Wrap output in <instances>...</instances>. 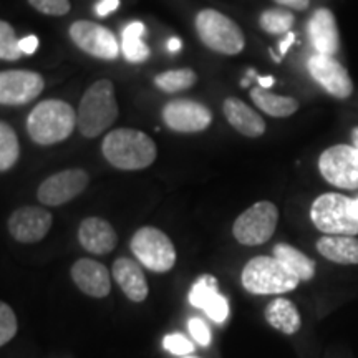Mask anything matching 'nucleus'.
I'll list each match as a JSON object with an SVG mask.
<instances>
[{
  "label": "nucleus",
  "instance_id": "obj_37",
  "mask_svg": "<svg viewBox=\"0 0 358 358\" xmlns=\"http://www.w3.org/2000/svg\"><path fill=\"white\" fill-rule=\"evenodd\" d=\"M38 48V38L35 35H29V37L20 40V50L27 53V55H32L34 52H37Z\"/></svg>",
  "mask_w": 358,
  "mask_h": 358
},
{
  "label": "nucleus",
  "instance_id": "obj_42",
  "mask_svg": "<svg viewBox=\"0 0 358 358\" xmlns=\"http://www.w3.org/2000/svg\"><path fill=\"white\" fill-rule=\"evenodd\" d=\"M355 203H357V208H358V198H357V199H355Z\"/></svg>",
  "mask_w": 358,
  "mask_h": 358
},
{
  "label": "nucleus",
  "instance_id": "obj_39",
  "mask_svg": "<svg viewBox=\"0 0 358 358\" xmlns=\"http://www.w3.org/2000/svg\"><path fill=\"white\" fill-rule=\"evenodd\" d=\"M181 47H182V43H181V40H179L178 37L169 38V42H168V50L169 52L176 53V52L181 50Z\"/></svg>",
  "mask_w": 358,
  "mask_h": 358
},
{
  "label": "nucleus",
  "instance_id": "obj_26",
  "mask_svg": "<svg viewBox=\"0 0 358 358\" xmlns=\"http://www.w3.org/2000/svg\"><path fill=\"white\" fill-rule=\"evenodd\" d=\"M145 25L141 22H131L123 29L122 34V52L124 58L131 64H141L150 57V48L143 42Z\"/></svg>",
  "mask_w": 358,
  "mask_h": 358
},
{
  "label": "nucleus",
  "instance_id": "obj_43",
  "mask_svg": "<svg viewBox=\"0 0 358 358\" xmlns=\"http://www.w3.org/2000/svg\"><path fill=\"white\" fill-rule=\"evenodd\" d=\"M186 358H196V357H186Z\"/></svg>",
  "mask_w": 358,
  "mask_h": 358
},
{
  "label": "nucleus",
  "instance_id": "obj_30",
  "mask_svg": "<svg viewBox=\"0 0 358 358\" xmlns=\"http://www.w3.org/2000/svg\"><path fill=\"white\" fill-rule=\"evenodd\" d=\"M20 40L17 38L15 30L12 29L10 24L0 20V58L7 62L19 60L22 57Z\"/></svg>",
  "mask_w": 358,
  "mask_h": 358
},
{
  "label": "nucleus",
  "instance_id": "obj_32",
  "mask_svg": "<svg viewBox=\"0 0 358 358\" xmlns=\"http://www.w3.org/2000/svg\"><path fill=\"white\" fill-rule=\"evenodd\" d=\"M29 3L35 10L45 13V15L60 17L70 12V0H29Z\"/></svg>",
  "mask_w": 358,
  "mask_h": 358
},
{
  "label": "nucleus",
  "instance_id": "obj_31",
  "mask_svg": "<svg viewBox=\"0 0 358 358\" xmlns=\"http://www.w3.org/2000/svg\"><path fill=\"white\" fill-rule=\"evenodd\" d=\"M17 329H19V324H17L15 312L8 303L0 301V347H3L15 337Z\"/></svg>",
  "mask_w": 358,
  "mask_h": 358
},
{
  "label": "nucleus",
  "instance_id": "obj_17",
  "mask_svg": "<svg viewBox=\"0 0 358 358\" xmlns=\"http://www.w3.org/2000/svg\"><path fill=\"white\" fill-rule=\"evenodd\" d=\"M71 279L83 294L95 299H105L111 292L108 268L93 259H78L71 266Z\"/></svg>",
  "mask_w": 358,
  "mask_h": 358
},
{
  "label": "nucleus",
  "instance_id": "obj_15",
  "mask_svg": "<svg viewBox=\"0 0 358 358\" xmlns=\"http://www.w3.org/2000/svg\"><path fill=\"white\" fill-rule=\"evenodd\" d=\"M53 222L52 213L38 206H25L8 217V232L22 244L40 243L48 234Z\"/></svg>",
  "mask_w": 358,
  "mask_h": 358
},
{
  "label": "nucleus",
  "instance_id": "obj_11",
  "mask_svg": "<svg viewBox=\"0 0 358 358\" xmlns=\"http://www.w3.org/2000/svg\"><path fill=\"white\" fill-rule=\"evenodd\" d=\"M163 120L173 131L201 133L211 127L213 113L203 103L181 98L164 105Z\"/></svg>",
  "mask_w": 358,
  "mask_h": 358
},
{
  "label": "nucleus",
  "instance_id": "obj_7",
  "mask_svg": "<svg viewBox=\"0 0 358 358\" xmlns=\"http://www.w3.org/2000/svg\"><path fill=\"white\" fill-rule=\"evenodd\" d=\"M131 252L141 266L153 272L171 271L176 264V249L171 239L163 231L153 226H145L134 232L129 243Z\"/></svg>",
  "mask_w": 358,
  "mask_h": 358
},
{
  "label": "nucleus",
  "instance_id": "obj_5",
  "mask_svg": "<svg viewBox=\"0 0 358 358\" xmlns=\"http://www.w3.org/2000/svg\"><path fill=\"white\" fill-rule=\"evenodd\" d=\"M241 282L249 294L279 295L297 289L301 279L275 257L257 256L244 266Z\"/></svg>",
  "mask_w": 358,
  "mask_h": 358
},
{
  "label": "nucleus",
  "instance_id": "obj_36",
  "mask_svg": "<svg viewBox=\"0 0 358 358\" xmlns=\"http://www.w3.org/2000/svg\"><path fill=\"white\" fill-rule=\"evenodd\" d=\"M274 2L279 3L282 7L290 8V10H297V12L307 10L308 6H310V0H274Z\"/></svg>",
  "mask_w": 358,
  "mask_h": 358
},
{
  "label": "nucleus",
  "instance_id": "obj_6",
  "mask_svg": "<svg viewBox=\"0 0 358 358\" xmlns=\"http://www.w3.org/2000/svg\"><path fill=\"white\" fill-rule=\"evenodd\" d=\"M196 32L213 52L237 55L244 50L245 38L241 27L214 8H204L196 15Z\"/></svg>",
  "mask_w": 358,
  "mask_h": 358
},
{
  "label": "nucleus",
  "instance_id": "obj_38",
  "mask_svg": "<svg viewBox=\"0 0 358 358\" xmlns=\"http://www.w3.org/2000/svg\"><path fill=\"white\" fill-rule=\"evenodd\" d=\"M294 42H295V35H294L292 32L285 34V38L282 40L280 45H279L280 55H285V53H287V50H289V47H290V45H292Z\"/></svg>",
  "mask_w": 358,
  "mask_h": 358
},
{
  "label": "nucleus",
  "instance_id": "obj_12",
  "mask_svg": "<svg viewBox=\"0 0 358 358\" xmlns=\"http://www.w3.org/2000/svg\"><path fill=\"white\" fill-rule=\"evenodd\" d=\"M88 179L87 171L80 168L55 173L40 185L37 198L45 206L66 204L87 189Z\"/></svg>",
  "mask_w": 358,
  "mask_h": 358
},
{
  "label": "nucleus",
  "instance_id": "obj_19",
  "mask_svg": "<svg viewBox=\"0 0 358 358\" xmlns=\"http://www.w3.org/2000/svg\"><path fill=\"white\" fill-rule=\"evenodd\" d=\"M78 241L85 250L103 256V254H110L116 248L118 236L113 226L105 219L87 217L78 227Z\"/></svg>",
  "mask_w": 358,
  "mask_h": 358
},
{
  "label": "nucleus",
  "instance_id": "obj_28",
  "mask_svg": "<svg viewBox=\"0 0 358 358\" xmlns=\"http://www.w3.org/2000/svg\"><path fill=\"white\" fill-rule=\"evenodd\" d=\"M20 145L10 124L0 122V173L8 171L19 161Z\"/></svg>",
  "mask_w": 358,
  "mask_h": 358
},
{
  "label": "nucleus",
  "instance_id": "obj_41",
  "mask_svg": "<svg viewBox=\"0 0 358 358\" xmlns=\"http://www.w3.org/2000/svg\"><path fill=\"white\" fill-rule=\"evenodd\" d=\"M353 141H355V148H357V151H358V128L353 129Z\"/></svg>",
  "mask_w": 358,
  "mask_h": 358
},
{
  "label": "nucleus",
  "instance_id": "obj_10",
  "mask_svg": "<svg viewBox=\"0 0 358 358\" xmlns=\"http://www.w3.org/2000/svg\"><path fill=\"white\" fill-rule=\"evenodd\" d=\"M70 37L80 50L100 60H115L120 53L115 34L95 22L78 20L71 24Z\"/></svg>",
  "mask_w": 358,
  "mask_h": 358
},
{
  "label": "nucleus",
  "instance_id": "obj_24",
  "mask_svg": "<svg viewBox=\"0 0 358 358\" xmlns=\"http://www.w3.org/2000/svg\"><path fill=\"white\" fill-rule=\"evenodd\" d=\"M250 98L264 113L274 116V118H285L294 115L299 110V101L290 96H280L271 93L267 88L256 87L250 90Z\"/></svg>",
  "mask_w": 358,
  "mask_h": 358
},
{
  "label": "nucleus",
  "instance_id": "obj_9",
  "mask_svg": "<svg viewBox=\"0 0 358 358\" xmlns=\"http://www.w3.org/2000/svg\"><path fill=\"white\" fill-rule=\"evenodd\" d=\"M319 169L327 182L342 189H358V151L350 145H335L319 158Z\"/></svg>",
  "mask_w": 358,
  "mask_h": 358
},
{
  "label": "nucleus",
  "instance_id": "obj_16",
  "mask_svg": "<svg viewBox=\"0 0 358 358\" xmlns=\"http://www.w3.org/2000/svg\"><path fill=\"white\" fill-rule=\"evenodd\" d=\"M189 303L206 312L209 319L222 324L229 317V302L219 294L217 280L214 275H203L191 287Z\"/></svg>",
  "mask_w": 358,
  "mask_h": 358
},
{
  "label": "nucleus",
  "instance_id": "obj_21",
  "mask_svg": "<svg viewBox=\"0 0 358 358\" xmlns=\"http://www.w3.org/2000/svg\"><path fill=\"white\" fill-rule=\"evenodd\" d=\"M222 110L231 127L236 131L244 134V136L259 138L266 133V122H264V118H261V115H257L256 111L250 108L249 105H245L243 100H239V98H226Z\"/></svg>",
  "mask_w": 358,
  "mask_h": 358
},
{
  "label": "nucleus",
  "instance_id": "obj_33",
  "mask_svg": "<svg viewBox=\"0 0 358 358\" xmlns=\"http://www.w3.org/2000/svg\"><path fill=\"white\" fill-rule=\"evenodd\" d=\"M163 345L166 348L168 352H171L173 355H189L194 350V345L187 340L185 335L181 334H171V335H166L163 340Z\"/></svg>",
  "mask_w": 358,
  "mask_h": 358
},
{
  "label": "nucleus",
  "instance_id": "obj_40",
  "mask_svg": "<svg viewBox=\"0 0 358 358\" xmlns=\"http://www.w3.org/2000/svg\"><path fill=\"white\" fill-rule=\"evenodd\" d=\"M257 80L261 88H271L274 85V77H257Z\"/></svg>",
  "mask_w": 358,
  "mask_h": 358
},
{
  "label": "nucleus",
  "instance_id": "obj_34",
  "mask_svg": "<svg viewBox=\"0 0 358 358\" xmlns=\"http://www.w3.org/2000/svg\"><path fill=\"white\" fill-rule=\"evenodd\" d=\"M187 329H189L191 337L194 338L196 343L199 345L208 347L211 343V330H209L208 324L199 317H192V319L187 322Z\"/></svg>",
  "mask_w": 358,
  "mask_h": 358
},
{
  "label": "nucleus",
  "instance_id": "obj_13",
  "mask_svg": "<svg viewBox=\"0 0 358 358\" xmlns=\"http://www.w3.org/2000/svg\"><path fill=\"white\" fill-rule=\"evenodd\" d=\"M43 77L35 71H0V105H27L34 101L43 92Z\"/></svg>",
  "mask_w": 358,
  "mask_h": 358
},
{
  "label": "nucleus",
  "instance_id": "obj_23",
  "mask_svg": "<svg viewBox=\"0 0 358 358\" xmlns=\"http://www.w3.org/2000/svg\"><path fill=\"white\" fill-rule=\"evenodd\" d=\"M266 320L268 325L285 335L297 334L302 327L301 313L295 303L287 299H275L268 303L266 308Z\"/></svg>",
  "mask_w": 358,
  "mask_h": 358
},
{
  "label": "nucleus",
  "instance_id": "obj_22",
  "mask_svg": "<svg viewBox=\"0 0 358 358\" xmlns=\"http://www.w3.org/2000/svg\"><path fill=\"white\" fill-rule=\"evenodd\" d=\"M317 250L330 262L342 266L358 264L357 236H324L317 241Z\"/></svg>",
  "mask_w": 358,
  "mask_h": 358
},
{
  "label": "nucleus",
  "instance_id": "obj_25",
  "mask_svg": "<svg viewBox=\"0 0 358 358\" xmlns=\"http://www.w3.org/2000/svg\"><path fill=\"white\" fill-rule=\"evenodd\" d=\"M274 257L303 282L313 279L315 275V262L292 245L277 244L274 248Z\"/></svg>",
  "mask_w": 358,
  "mask_h": 358
},
{
  "label": "nucleus",
  "instance_id": "obj_29",
  "mask_svg": "<svg viewBox=\"0 0 358 358\" xmlns=\"http://www.w3.org/2000/svg\"><path fill=\"white\" fill-rule=\"evenodd\" d=\"M261 29L271 35L289 34L294 25V15L289 8H268L259 19Z\"/></svg>",
  "mask_w": 358,
  "mask_h": 358
},
{
  "label": "nucleus",
  "instance_id": "obj_4",
  "mask_svg": "<svg viewBox=\"0 0 358 358\" xmlns=\"http://www.w3.org/2000/svg\"><path fill=\"white\" fill-rule=\"evenodd\" d=\"M310 219L313 226L325 236L358 234V208L355 199L337 192H327L313 201Z\"/></svg>",
  "mask_w": 358,
  "mask_h": 358
},
{
  "label": "nucleus",
  "instance_id": "obj_2",
  "mask_svg": "<svg viewBox=\"0 0 358 358\" xmlns=\"http://www.w3.org/2000/svg\"><path fill=\"white\" fill-rule=\"evenodd\" d=\"M77 115L66 101L45 100L30 111L27 131L40 146H50L65 141L73 133Z\"/></svg>",
  "mask_w": 358,
  "mask_h": 358
},
{
  "label": "nucleus",
  "instance_id": "obj_3",
  "mask_svg": "<svg viewBox=\"0 0 358 358\" xmlns=\"http://www.w3.org/2000/svg\"><path fill=\"white\" fill-rule=\"evenodd\" d=\"M118 118L115 87L110 80H98L80 101L77 127L85 138H96Z\"/></svg>",
  "mask_w": 358,
  "mask_h": 358
},
{
  "label": "nucleus",
  "instance_id": "obj_8",
  "mask_svg": "<svg viewBox=\"0 0 358 358\" xmlns=\"http://www.w3.org/2000/svg\"><path fill=\"white\" fill-rule=\"evenodd\" d=\"M279 209L271 201H259L241 214L232 226V234L243 245H261L274 236Z\"/></svg>",
  "mask_w": 358,
  "mask_h": 358
},
{
  "label": "nucleus",
  "instance_id": "obj_1",
  "mask_svg": "<svg viewBox=\"0 0 358 358\" xmlns=\"http://www.w3.org/2000/svg\"><path fill=\"white\" fill-rule=\"evenodd\" d=\"M101 151L111 166L123 171H138L151 166L158 155L155 141L146 133L133 128L110 131L103 140Z\"/></svg>",
  "mask_w": 358,
  "mask_h": 358
},
{
  "label": "nucleus",
  "instance_id": "obj_14",
  "mask_svg": "<svg viewBox=\"0 0 358 358\" xmlns=\"http://www.w3.org/2000/svg\"><path fill=\"white\" fill-rule=\"evenodd\" d=\"M307 69L310 77L329 95L343 100V98H348L353 93V82L350 75H348L345 66L340 65V62L335 60L334 57L315 53V55L308 58Z\"/></svg>",
  "mask_w": 358,
  "mask_h": 358
},
{
  "label": "nucleus",
  "instance_id": "obj_35",
  "mask_svg": "<svg viewBox=\"0 0 358 358\" xmlns=\"http://www.w3.org/2000/svg\"><path fill=\"white\" fill-rule=\"evenodd\" d=\"M120 6V0H100L95 6V13L98 17H106L115 12Z\"/></svg>",
  "mask_w": 358,
  "mask_h": 358
},
{
  "label": "nucleus",
  "instance_id": "obj_18",
  "mask_svg": "<svg viewBox=\"0 0 358 358\" xmlns=\"http://www.w3.org/2000/svg\"><path fill=\"white\" fill-rule=\"evenodd\" d=\"M308 37L320 55L334 57L340 50V34L335 15L329 8H317L308 20Z\"/></svg>",
  "mask_w": 358,
  "mask_h": 358
},
{
  "label": "nucleus",
  "instance_id": "obj_20",
  "mask_svg": "<svg viewBox=\"0 0 358 358\" xmlns=\"http://www.w3.org/2000/svg\"><path fill=\"white\" fill-rule=\"evenodd\" d=\"M111 272H113L116 284L122 287L123 294L129 301L136 303L146 301L150 287H148L145 272H143L140 262L128 257H120L115 261Z\"/></svg>",
  "mask_w": 358,
  "mask_h": 358
},
{
  "label": "nucleus",
  "instance_id": "obj_27",
  "mask_svg": "<svg viewBox=\"0 0 358 358\" xmlns=\"http://www.w3.org/2000/svg\"><path fill=\"white\" fill-rule=\"evenodd\" d=\"M196 82H198V75L191 69L168 70L155 77V85L164 93L185 92V90L194 87Z\"/></svg>",
  "mask_w": 358,
  "mask_h": 358
}]
</instances>
